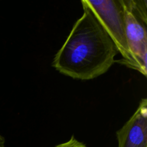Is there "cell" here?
<instances>
[{
  "mask_svg": "<svg viewBox=\"0 0 147 147\" xmlns=\"http://www.w3.org/2000/svg\"><path fill=\"white\" fill-rule=\"evenodd\" d=\"M118 147H147V100L142 99L136 111L116 131Z\"/></svg>",
  "mask_w": 147,
  "mask_h": 147,
  "instance_id": "277c9868",
  "label": "cell"
},
{
  "mask_svg": "<svg viewBox=\"0 0 147 147\" xmlns=\"http://www.w3.org/2000/svg\"><path fill=\"white\" fill-rule=\"evenodd\" d=\"M54 147H87L84 143L81 142H79L78 140L75 138L74 136H71L70 139L67 142L64 143L60 144L57 146Z\"/></svg>",
  "mask_w": 147,
  "mask_h": 147,
  "instance_id": "5b68a950",
  "label": "cell"
},
{
  "mask_svg": "<svg viewBox=\"0 0 147 147\" xmlns=\"http://www.w3.org/2000/svg\"><path fill=\"white\" fill-rule=\"evenodd\" d=\"M83 8V14L55 55L53 67L73 79L89 80L106 73L119 51L93 13Z\"/></svg>",
  "mask_w": 147,
  "mask_h": 147,
  "instance_id": "6da1fadb",
  "label": "cell"
},
{
  "mask_svg": "<svg viewBox=\"0 0 147 147\" xmlns=\"http://www.w3.org/2000/svg\"><path fill=\"white\" fill-rule=\"evenodd\" d=\"M81 3L93 13L116 45L122 55V58L116 62L125 65L129 61V53L122 0H83Z\"/></svg>",
  "mask_w": 147,
  "mask_h": 147,
  "instance_id": "3957f363",
  "label": "cell"
},
{
  "mask_svg": "<svg viewBox=\"0 0 147 147\" xmlns=\"http://www.w3.org/2000/svg\"><path fill=\"white\" fill-rule=\"evenodd\" d=\"M0 147H5V139L0 134Z\"/></svg>",
  "mask_w": 147,
  "mask_h": 147,
  "instance_id": "8992f818",
  "label": "cell"
},
{
  "mask_svg": "<svg viewBox=\"0 0 147 147\" xmlns=\"http://www.w3.org/2000/svg\"><path fill=\"white\" fill-rule=\"evenodd\" d=\"M126 24V37L129 53L125 66L147 74L146 1L122 0Z\"/></svg>",
  "mask_w": 147,
  "mask_h": 147,
  "instance_id": "7a4b0ae2",
  "label": "cell"
}]
</instances>
